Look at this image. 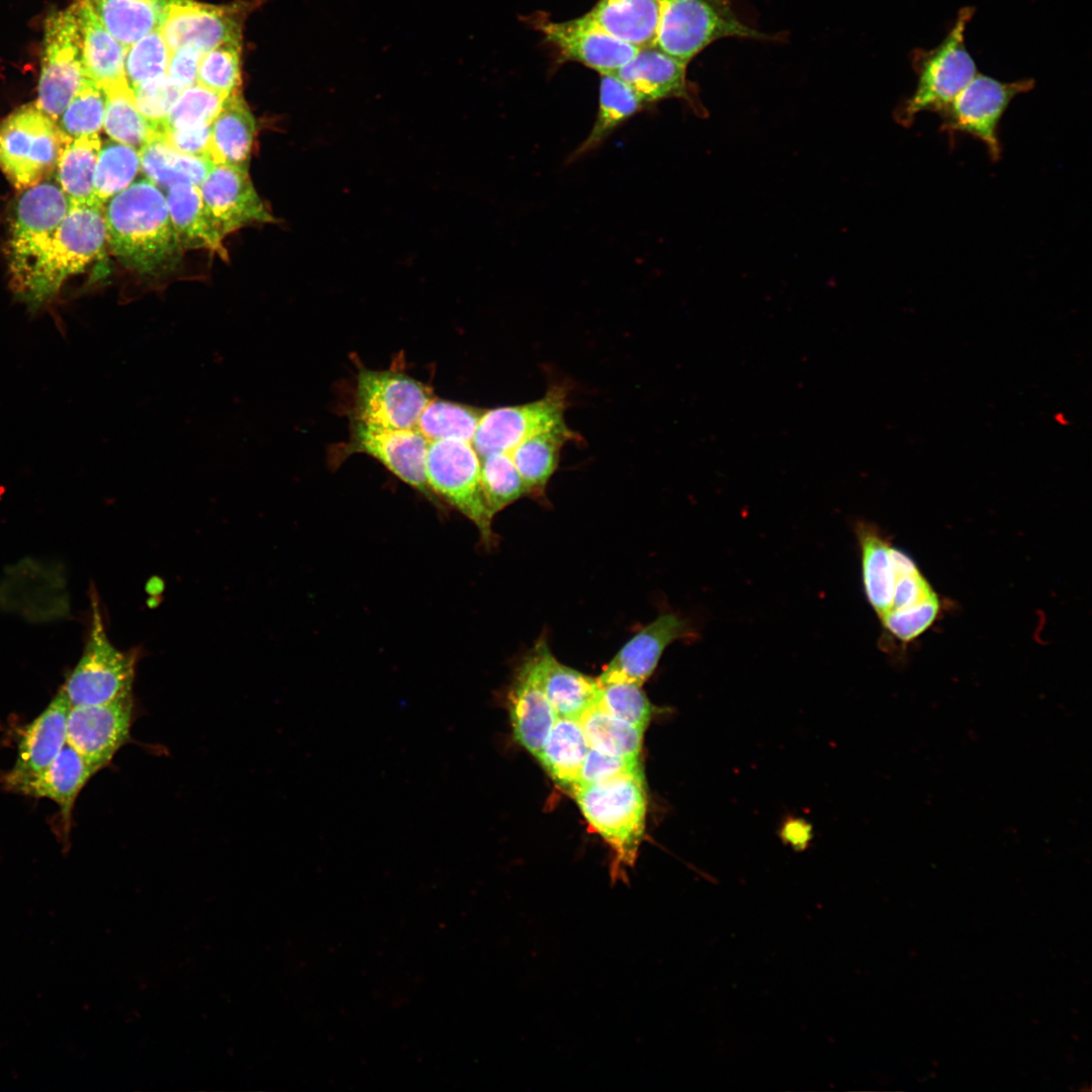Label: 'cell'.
Segmentation results:
<instances>
[{"instance_id": "1", "label": "cell", "mask_w": 1092, "mask_h": 1092, "mask_svg": "<svg viewBox=\"0 0 1092 1092\" xmlns=\"http://www.w3.org/2000/svg\"><path fill=\"white\" fill-rule=\"evenodd\" d=\"M107 243L130 270L157 276L173 269L183 251L167 200L148 179L135 181L104 203Z\"/></svg>"}, {"instance_id": "2", "label": "cell", "mask_w": 1092, "mask_h": 1092, "mask_svg": "<svg viewBox=\"0 0 1092 1092\" xmlns=\"http://www.w3.org/2000/svg\"><path fill=\"white\" fill-rule=\"evenodd\" d=\"M106 242L104 204L96 199L71 203L56 231L25 258L10 263V270L28 293L46 295L97 259Z\"/></svg>"}, {"instance_id": "3", "label": "cell", "mask_w": 1092, "mask_h": 1092, "mask_svg": "<svg viewBox=\"0 0 1092 1092\" xmlns=\"http://www.w3.org/2000/svg\"><path fill=\"white\" fill-rule=\"evenodd\" d=\"M590 827L614 852L612 878L633 867L644 835L647 794L643 768L577 788L572 793Z\"/></svg>"}, {"instance_id": "4", "label": "cell", "mask_w": 1092, "mask_h": 1092, "mask_svg": "<svg viewBox=\"0 0 1092 1092\" xmlns=\"http://www.w3.org/2000/svg\"><path fill=\"white\" fill-rule=\"evenodd\" d=\"M974 7L962 8L941 42L933 49H915L910 60L917 83L913 93L897 106L895 120L910 126L921 112H940L978 73L965 35Z\"/></svg>"}, {"instance_id": "5", "label": "cell", "mask_w": 1092, "mask_h": 1092, "mask_svg": "<svg viewBox=\"0 0 1092 1092\" xmlns=\"http://www.w3.org/2000/svg\"><path fill=\"white\" fill-rule=\"evenodd\" d=\"M657 1L659 19L654 46L687 64L721 38H778L742 22L731 0Z\"/></svg>"}, {"instance_id": "6", "label": "cell", "mask_w": 1092, "mask_h": 1092, "mask_svg": "<svg viewBox=\"0 0 1092 1092\" xmlns=\"http://www.w3.org/2000/svg\"><path fill=\"white\" fill-rule=\"evenodd\" d=\"M69 139L35 102L22 105L0 122V168L16 189L34 186L56 170Z\"/></svg>"}, {"instance_id": "7", "label": "cell", "mask_w": 1092, "mask_h": 1092, "mask_svg": "<svg viewBox=\"0 0 1092 1092\" xmlns=\"http://www.w3.org/2000/svg\"><path fill=\"white\" fill-rule=\"evenodd\" d=\"M92 620L83 653L59 690L71 707L107 704L131 696L136 654L117 649L109 640L99 603L91 599Z\"/></svg>"}, {"instance_id": "8", "label": "cell", "mask_w": 1092, "mask_h": 1092, "mask_svg": "<svg viewBox=\"0 0 1092 1092\" xmlns=\"http://www.w3.org/2000/svg\"><path fill=\"white\" fill-rule=\"evenodd\" d=\"M426 476L434 494L463 514L478 529L485 546L495 543L492 519L480 479V457L470 442H429Z\"/></svg>"}, {"instance_id": "9", "label": "cell", "mask_w": 1092, "mask_h": 1092, "mask_svg": "<svg viewBox=\"0 0 1092 1092\" xmlns=\"http://www.w3.org/2000/svg\"><path fill=\"white\" fill-rule=\"evenodd\" d=\"M85 78L80 22L74 2L47 17L36 106L58 122Z\"/></svg>"}, {"instance_id": "10", "label": "cell", "mask_w": 1092, "mask_h": 1092, "mask_svg": "<svg viewBox=\"0 0 1092 1092\" xmlns=\"http://www.w3.org/2000/svg\"><path fill=\"white\" fill-rule=\"evenodd\" d=\"M1033 87L1032 79L1002 82L977 73L954 99L938 112L941 117L940 129L950 136L964 133L979 140L990 158L997 161L1001 156L998 135L1001 118L1016 96Z\"/></svg>"}, {"instance_id": "11", "label": "cell", "mask_w": 1092, "mask_h": 1092, "mask_svg": "<svg viewBox=\"0 0 1092 1092\" xmlns=\"http://www.w3.org/2000/svg\"><path fill=\"white\" fill-rule=\"evenodd\" d=\"M893 557L892 605L880 619L883 646L905 650L938 622L946 605L907 552L895 546Z\"/></svg>"}, {"instance_id": "12", "label": "cell", "mask_w": 1092, "mask_h": 1092, "mask_svg": "<svg viewBox=\"0 0 1092 1092\" xmlns=\"http://www.w3.org/2000/svg\"><path fill=\"white\" fill-rule=\"evenodd\" d=\"M433 397L427 385L404 373L363 369L357 376L355 421L393 430L415 429Z\"/></svg>"}, {"instance_id": "13", "label": "cell", "mask_w": 1092, "mask_h": 1092, "mask_svg": "<svg viewBox=\"0 0 1092 1092\" xmlns=\"http://www.w3.org/2000/svg\"><path fill=\"white\" fill-rule=\"evenodd\" d=\"M568 389L556 384L543 397L525 404L484 410L472 446L481 458L492 453H510L537 433L564 425Z\"/></svg>"}, {"instance_id": "14", "label": "cell", "mask_w": 1092, "mask_h": 1092, "mask_svg": "<svg viewBox=\"0 0 1092 1092\" xmlns=\"http://www.w3.org/2000/svg\"><path fill=\"white\" fill-rule=\"evenodd\" d=\"M133 713L132 696L107 704L71 707L67 743L98 772L129 741Z\"/></svg>"}, {"instance_id": "15", "label": "cell", "mask_w": 1092, "mask_h": 1092, "mask_svg": "<svg viewBox=\"0 0 1092 1092\" xmlns=\"http://www.w3.org/2000/svg\"><path fill=\"white\" fill-rule=\"evenodd\" d=\"M199 189L209 223L221 240L250 223L276 222L247 169L213 164Z\"/></svg>"}, {"instance_id": "16", "label": "cell", "mask_w": 1092, "mask_h": 1092, "mask_svg": "<svg viewBox=\"0 0 1092 1092\" xmlns=\"http://www.w3.org/2000/svg\"><path fill=\"white\" fill-rule=\"evenodd\" d=\"M243 10L237 5L171 0L159 28L170 52L191 48L205 54L223 42L242 40Z\"/></svg>"}, {"instance_id": "17", "label": "cell", "mask_w": 1092, "mask_h": 1092, "mask_svg": "<svg viewBox=\"0 0 1092 1092\" xmlns=\"http://www.w3.org/2000/svg\"><path fill=\"white\" fill-rule=\"evenodd\" d=\"M429 441L415 428L393 430L354 420L351 451L368 454L431 500L437 497L426 476Z\"/></svg>"}, {"instance_id": "18", "label": "cell", "mask_w": 1092, "mask_h": 1092, "mask_svg": "<svg viewBox=\"0 0 1092 1092\" xmlns=\"http://www.w3.org/2000/svg\"><path fill=\"white\" fill-rule=\"evenodd\" d=\"M691 624L673 613L659 615L640 629L605 667L600 685L632 682L642 686L655 670L663 651L679 639H693Z\"/></svg>"}, {"instance_id": "19", "label": "cell", "mask_w": 1092, "mask_h": 1092, "mask_svg": "<svg viewBox=\"0 0 1092 1092\" xmlns=\"http://www.w3.org/2000/svg\"><path fill=\"white\" fill-rule=\"evenodd\" d=\"M538 24L545 39L564 59L581 63L601 74L612 73L624 66L639 50L611 35L586 14L567 21L545 20Z\"/></svg>"}, {"instance_id": "20", "label": "cell", "mask_w": 1092, "mask_h": 1092, "mask_svg": "<svg viewBox=\"0 0 1092 1092\" xmlns=\"http://www.w3.org/2000/svg\"><path fill=\"white\" fill-rule=\"evenodd\" d=\"M688 64L655 46L639 49L636 55L613 74L626 83L646 105L667 98L686 100L702 116L707 111L687 79Z\"/></svg>"}, {"instance_id": "21", "label": "cell", "mask_w": 1092, "mask_h": 1092, "mask_svg": "<svg viewBox=\"0 0 1092 1092\" xmlns=\"http://www.w3.org/2000/svg\"><path fill=\"white\" fill-rule=\"evenodd\" d=\"M95 774L92 766L67 743L40 772L27 778L2 775L0 782L9 792L55 802L60 809L64 834L68 835L77 797Z\"/></svg>"}, {"instance_id": "22", "label": "cell", "mask_w": 1092, "mask_h": 1092, "mask_svg": "<svg viewBox=\"0 0 1092 1092\" xmlns=\"http://www.w3.org/2000/svg\"><path fill=\"white\" fill-rule=\"evenodd\" d=\"M71 201L59 184L42 181L26 188L17 200L9 241V264L39 247L60 225Z\"/></svg>"}, {"instance_id": "23", "label": "cell", "mask_w": 1092, "mask_h": 1092, "mask_svg": "<svg viewBox=\"0 0 1092 1092\" xmlns=\"http://www.w3.org/2000/svg\"><path fill=\"white\" fill-rule=\"evenodd\" d=\"M508 704L515 740L537 757L557 716L543 690L531 654L516 674Z\"/></svg>"}, {"instance_id": "24", "label": "cell", "mask_w": 1092, "mask_h": 1092, "mask_svg": "<svg viewBox=\"0 0 1092 1092\" xmlns=\"http://www.w3.org/2000/svg\"><path fill=\"white\" fill-rule=\"evenodd\" d=\"M530 654L557 717L579 721L597 705L601 693L598 678L559 662L544 639L536 643Z\"/></svg>"}, {"instance_id": "25", "label": "cell", "mask_w": 1092, "mask_h": 1092, "mask_svg": "<svg viewBox=\"0 0 1092 1092\" xmlns=\"http://www.w3.org/2000/svg\"><path fill=\"white\" fill-rule=\"evenodd\" d=\"M71 705L57 693L46 709L24 729L18 742L8 778H27L47 768L67 744V724Z\"/></svg>"}, {"instance_id": "26", "label": "cell", "mask_w": 1092, "mask_h": 1092, "mask_svg": "<svg viewBox=\"0 0 1092 1092\" xmlns=\"http://www.w3.org/2000/svg\"><path fill=\"white\" fill-rule=\"evenodd\" d=\"M854 532L860 550L864 594L876 615L881 619L888 614L892 605L895 545L879 526L869 521H856Z\"/></svg>"}, {"instance_id": "27", "label": "cell", "mask_w": 1092, "mask_h": 1092, "mask_svg": "<svg viewBox=\"0 0 1092 1092\" xmlns=\"http://www.w3.org/2000/svg\"><path fill=\"white\" fill-rule=\"evenodd\" d=\"M255 130V118L241 92L229 95L210 124V161L248 170Z\"/></svg>"}, {"instance_id": "28", "label": "cell", "mask_w": 1092, "mask_h": 1092, "mask_svg": "<svg viewBox=\"0 0 1092 1092\" xmlns=\"http://www.w3.org/2000/svg\"><path fill=\"white\" fill-rule=\"evenodd\" d=\"M75 4L80 22L82 61L86 77L104 90L126 81V48L104 28L88 4L83 0H77Z\"/></svg>"}, {"instance_id": "29", "label": "cell", "mask_w": 1092, "mask_h": 1092, "mask_svg": "<svg viewBox=\"0 0 1092 1092\" xmlns=\"http://www.w3.org/2000/svg\"><path fill=\"white\" fill-rule=\"evenodd\" d=\"M586 15L614 37L637 49L654 46L657 0H599Z\"/></svg>"}, {"instance_id": "30", "label": "cell", "mask_w": 1092, "mask_h": 1092, "mask_svg": "<svg viewBox=\"0 0 1092 1092\" xmlns=\"http://www.w3.org/2000/svg\"><path fill=\"white\" fill-rule=\"evenodd\" d=\"M577 439L579 437L564 424L528 437L510 452L528 495L542 497L545 494L557 469L563 445Z\"/></svg>"}, {"instance_id": "31", "label": "cell", "mask_w": 1092, "mask_h": 1092, "mask_svg": "<svg viewBox=\"0 0 1092 1092\" xmlns=\"http://www.w3.org/2000/svg\"><path fill=\"white\" fill-rule=\"evenodd\" d=\"M170 218L183 250L207 249L225 253L222 240L207 218L200 189L188 182H178L167 189Z\"/></svg>"}, {"instance_id": "32", "label": "cell", "mask_w": 1092, "mask_h": 1092, "mask_svg": "<svg viewBox=\"0 0 1092 1092\" xmlns=\"http://www.w3.org/2000/svg\"><path fill=\"white\" fill-rule=\"evenodd\" d=\"M125 48L158 28L171 0H83Z\"/></svg>"}, {"instance_id": "33", "label": "cell", "mask_w": 1092, "mask_h": 1092, "mask_svg": "<svg viewBox=\"0 0 1092 1092\" xmlns=\"http://www.w3.org/2000/svg\"><path fill=\"white\" fill-rule=\"evenodd\" d=\"M588 749L579 721L557 717L537 759L556 784L572 793Z\"/></svg>"}, {"instance_id": "34", "label": "cell", "mask_w": 1092, "mask_h": 1092, "mask_svg": "<svg viewBox=\"0 0 1092 1092\" xmlns=\"http://www.w3.org/2000/svg\"><path fill=\"white\" fill-rule=\"evenodd\" d=\"M644 106L645 104L633 89L618 77L613 74H601L599 110L595 123L568 161H574L599 148L615 129Z\"/></svg>"}, {"instance_id": "35", "label": "cell", "mask_w": 1092, "mask_h": 1092, "mask_svg": "<svg viewBox=\"0 0 1092 1092\" xmlns=\"http://www.w3.org/2000/svg\"><path fill=\"white\" fill-rule=\"evenodd\" d=\"M141 170L156 186L168 189L175 183L200 186L213 163L178 152L157 132L140 150Z\"/></svg>"}, {"instance_id": "36", "label": "cell", "mask_w": 1092, "mask_h": 1092, "mask_svg": "<svg viewBox=\"0 0 1092 1092\" xmlns=\"http://www.w3.org/2000/svg\"><path fill=\"white\" fill-rule=\"evenodd\" d=\"M102 143L98 133L70 138L56 170L59 186L71 203L94 198V175Z\"/></svg>"}, {"instance_id": "37", "label": "cell", "mask_w": 1092, "mask_h": 1092, "mask_svg": "<svg viewBox=\"0 0 1092 1092\" xmlns=\"http://www.w3.org/2000/svg\"><path fill=\"white\" fill-rule=\"evenodd\" d=\"M103 127L111 140L141 150L156 133L153 124L138 109L126 81L105 89Z\"/></svg>"}, {"instance_id": "38", "label": "cell", "mask_w": 1092, "mask_h": 1092, "mask_svg": "<svg viewBox=\"0 0 1092 1092\" xmlns=\"http://www.w3.org/2000/svg\"><path fill=\"white\" fill-rule=\"evenodd\" d=\"M484 410L433 397L422 412L416 429L429 441L456 439L472 442Z\"/></svg>"}, {"instance_id": "39", "label": "cell", "mask_w": 1092, "mask_h": 1092, "mask_svg": "<svg viewBox=\"0 0 1092 1092\" xmlns=\"http://www.w3.org/2000/svg\"><path fill=\"white\" fill-rule=\"evenodd\" d=\"M579 723L590 748L614 756H639L644 730L597 705L580 718Z\"/></svg>"}, {"instance_id": "40", "label": "cell", "mask_w": 1092, "mask_h": 1092, "mask_svg": "<svg viewBox=\"0 0 1092 1092\" xmlns=\"http://www.w3.org/2000/svg\"><path fill=\"white\" fill-rule=\"evenodd\" d=\"M141 171L140 151L110 140L102 144L94 175V198L105 203L133 183Z\"/></svg>"}, {"instance_id": "41", "label": "cell", "mask_w": 1092, "mask_h": 1092, "mask_svg": "<svg viewBox=\"0 0 1092 1092\" xmlns=\"http://www.w3.org/2000/svg\"><path fill=\"white\" fill-rule=\"evenodd\" d=\"M480 479L493 516L528 495L525 483L510 453H492L480 459Z\"/></svg>"}, {"instance_id": "42", "label": "cell", "mask_w": 1092, "mask_h": 1092, "mask_svg": "<svg viewBox=\"0 0 1092 1092\" xmlns=\"http://www.w3.org/2000/svg\"><path fill=\"white\" fill-rule=\"evenodd\" d=\"M105 107V90L86 77L57 123L70 138L98 133L103 127Z\"/></svg>"}, {"instance_id": "43", "label": "cell", "mask_w": 1092, "mask_h": 1092, "mask_svg": "<svg viewBox=\"0 0 1092 1092\" xmlns=\"http://www.w3.org/2000/svg\"><path fill=\"white\" fill-rule=\"evenodd\" d=\"M170 55L171 52L159 27L127 47L124 75L129 87L133 88L165 75Z\"/></svg>"}, {"instance_id": "44", "label": "cell", "mask_w": 1092, "mask_h": 1092, "mask_svg": "<svg viewBox=\"0 0 1092 1092\" xmlns=\"http://www.w3.org/2000/svg\"><path fill=\"white\" fill-rule=\"evenodd\" d=\"M241 48V41H228L203 54L197 84L225 96L240 91Z\"/></svg>"}, {"instance_id": "45", "label": "cell", "mask_w": 1092, "mask_h": 1092, "mask_svg": "<svg viewBox=\"0 0 1092 1092\" xmlns=\"http://www.w3.org/2000/svg\"><path fill=\"white\" fill-rule=\"evenodd\" d=\"M226 97L199 84L182 90L170 108L159 132L166 128L211 123Z\"/></svg>"}, {"instance_id": "46", "label": "cell", "mask_w": 1092, "mask_h": 1092, "mask_svg": "<svg viewBox=\"0 0 1092 1092\" xmlns=\"http://www.w3.org/2000/svg\"><path fill=\"white\" fill-rule=\"evenodd\" d=\"M597 706L642 730H645L654 712L641 686L632 682L601 685Z\"/></svg>"}, {"instance_id": "47", "label": "cell", "mask_w": 1092, "mask_h": 1092, "mask_svg": "<svg viewBox=\"0 0 1092 1092\" xmlns=\"http://www.w3.org/2000/svg\"><path fill=\"white\" fill-rule=\"evenodd\" d=\"M131 90L138 109L153 124L157 132L182 91L167 74L142 83Z\"/></svg>"}, {"instance_id": "48", "label": "cell", "mask_w": 1092, "mask_h": 1092, "mask_svg": "<svg viewBox=\"0 0 1092 1092\" xmlns=\"http://www.w3.org/2000/svg\"><path fill=\"white\" fill-rule=\"evenodd\" d=\"M640 767H642V765L639 756H614L602 753L589 747L573 791L580 787L609 780L621 774L634 771Z\"/></svg>"}, {"instance_id": "49", "label": "cell", "mask_w": 1092, "mask_h": 1092, "mask_svg": "<svg viewBox=\"0 0 1092 1092\" xmlns=\"http://www.w3.org/2000/svg\"><path fill=\"white\" fill-rule=\"evenodd\" d=\"M210 124L203 123L182 128H166L159 133L178 152L210 161Z\"/></svg>"}, {"instance_id": "50", "label": "cell", "mask_w": 1092, "mask_h": 1092, "mask_svg": "<svg viewBox=\"0 0 1092 1092\" xmlns=\"http://www.w3.org/2000/svg\"><path fill=\"white\" fill-rule=\"evenodd\" d=\"M202 55L191 48H181L171 52L167 76L181 90L197 84L198 68Z\"/></svg>"}]
</instances>
